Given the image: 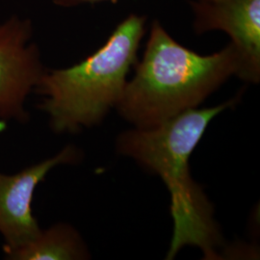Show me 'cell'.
<instances>
[{"label":"cell","instance_id":"6da1fadb","mask_svg":"<svg viewBox=\"0 0 260 260\" xmlns=\"http://www.w3.org/2000/svg\"><path fill=\"white\" fill-rule=\"evenodd\" d=\"M238 101L239 95L215 107L189 109L155 127L125 131L118 139V151L157 174L170 192L174 232L167 259L185 246L200 248L207 258L218 255L222 237L213 208L191 176L189 159L210 121Z\"/></svg>","mask_w":260,"mask_h":260},{"label":"cell","instance_id":"7a4b0ae2","mask_svg":"<svg viewBox=\"0 0 260 260\" xmlns=\"http://www.w3.org/2000/svg\"><path fill=\"white\" fill-rule=\"evenodd\" d=\"M239 71L232 44L211 55H200L179 45L154 20L142 61L116 108L135 128H152L194 109Z\"/></svg>","mask_w":260,"mask_h":260},{"label":"cell","instance_id":"3957f363","mask_svg":"<svg viewBox=\"0 0 260 260\" xmlns=\"http://www.w3.org/2000/svg\"><path fill=\"white\" fill-rule=\"evenodd\" d=\"M146 18L131 14L115 28L103 47L75 65L45 71L35 90L41 109L56 133H75L100 123L117 107L137 62Z\"/></svg>","mask_w":260,"mask_h":260},{"label":"cell","instance_id":"277c9868","mask_svg":"<svg viewBox=\"0 0 260 260\" xmlns=\"http://www.w3.org/2000/svg\"><path fill=\"white\" fill-rule=\"evenodd\" d=\"M31 20L11 16L0 22V119L25 122L26 103L45 73Z\"/></svg>","mask_w":260,"mask_h":260},{"label":"cell","instance_id":"5b68a950","mask_svg":"<svg viewBox=\"0 0 260 260\" xmlns=\"http://www.w3.org/2000/svg\"><path fill=\"white\" fill-rule=\"evenodd\" d=\"M78 156L77 149L69 146L53 157L16 174L0 173V234L5 255L26 244L41 231L32 208L39 184L53 168L75 163Z\"/></svg>","mask_w":260,"mask_h":260},{"label":"cell","instance_id":"8992f818","mask_svg":"<svg viewBox=\"0 0 260 260\" xmlns=\"http://www.w3.org/2000/svg\"><path fill=\"white\" fill-rule=\"evenodd\" d=\"M197 33L225 32L240 61L238 77L251 83L260 78V0H195Z\"/></svg>","mask_w":260,"mask_h":260},{"label":"cell","instance_id":"52a82bcc","mask_svg":"<svg viewBox=\"0 0 260 260\" xmlns=\"http://www.w3.org/2000/svg\"><path fill=\"white\" fill-rule=\"evenodd\" d=\"M6 256L13 260H76L88 258L89 252L73 226L58 223L41 229L34 238Z\"/></svg>","mask_w":260,"mask_h":260},{"label":"cell","instance_id":"ba28073f","mask_svg":"<svg viewBox=\"0 0 260 260\" xmlns=\"http://www.w3.org/2000/svg\"><path fill=\"white\" fill-rule=\"evenodd\" d=\"M56 4L61 6H75L83 3H98V2H104V1H111L117 2L118 0H53Z\"/></svg>","mask_w":260,"mask_h":260},{"label":"cell","instance_id":"9c48e42d","mask_svg":"<svg viewBox=\"0 0 260 260\" xmlns=\"http://www.w3.org/2000/svg\"><path fill=\"white\" fill-rule=\"evenodd\" d=\"M6 125H7V122L0 119V132H2L3 130L6 128Z\"/></svg>","mask_w":260,"mask_h":260}]
</instances>
